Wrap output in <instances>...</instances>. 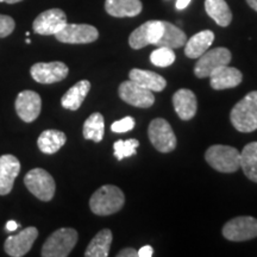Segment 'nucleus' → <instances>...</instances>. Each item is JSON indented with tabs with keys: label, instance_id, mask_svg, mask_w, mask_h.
<instances>
[{
	"label": "nucleus",
	"instance_id": "nucleus-1",
	"mask_svg": "<svg viewBox=\"0 0 257 257\" xmlns=\"http://www.w3.org/2000/svg\"><path fill=\"white\" fill-rule=\"evenodd\" d=\"M124 202L125 197L120 188L113 185H104L93 193L89 207L96 216H110L120 211Z\"/></svg>",
	"mask_w": 257,
	"mask_h": 257
},
{
	"label": "nucleus",
	"instance_id": "nucleus-2",
	"mask_svg": "<svg viewBox=\"0 0 257 257\" xmlns=\"http://www.w3.org/2000/svg\"><path fill=\"white\" fill-rule=\"evenodd\" d=\"M230 120L239 133H252L257 130V91L248 93L233 106Z\"/></svg>",
	"mask_w": 257,
	"mask_h": 257
},
{
	"label": "nucleus",
	"instance_id": "nucleus-3",
	"mask_svg": "<svg viewBox=\"0 0 257 257\" xmlns=\"http://www.w3.org/2000/svg\"><path fill=\"white\" fill-rule=\"evenodd\" d=\"M78 231L70 227H62L54 231L48 237L43 246L41 255L43 257H67L78 243Z\"/></svg>",
	"mask_w": 257,
	"mask_h": 257
},
{
	"label": "nucleus",
	"instance_id": "nucleus-4",
	"mask_svg": "<svg viewBox=\"0 0 257 257\" xmlns=\"http://www.w3.org/2000/svg\"><path fill=\"white\" fill-rule=\"evenodd\" d=\"M205 160L220 173H234L240 167V153L230 146L216 144L210 147L205 153Z\"/></svg>",
	"mask_w": 257,
	"mask_h": 257
},
{
	"label": "nucleus",
	"instance_id": "nucleus-5",
	"mask_svg": "<svg viewBox=\"0 0 257 257\" xmlns=\"http://www.w3.org/2000/svg\"><path fill=\"white\" fill-rule=\"evenodd\" d=\"M24 185L37 199L50 201L56 191L55 180L46 169L34 168L24 176Z\"/></svg>",
	"mask_w": 257,
	"mask_h": 257
},
{
	"label": "nucleus",
	"instance_id": "nucleus-6",
	"mask_svg": "<svg viewBox=\"0 0 257 257\" xmlns=\"http://www.w3.org/2000/svg\"><path fill=\"white\" fill-rule=\"evenodd\" d=\"M148 136L157 152L170 153L176 148V137L170 124L163 118H156L148 127Z\"/></svg>",
	"mask_w": 257,
	"mask_h": 257
},
{
	"label": "nucleus",
	"instance_id": "nucleus-7",
	"mask_svg": "<svg viewBox=\"0 0 257 257\" xmlns=\"http://www.w3.org/2000/svg\"><path fill=\"white\" fill-rule=\"evenodd\" d=\"M232 55L227 48L218 47L212 50L205 51L199 57V61L194 67V74L199 79L210 78V75L214 69L219 68L221 66H226L231 62Z\"/></svg>",
	"mask_w": 257,
	"mask_h": 257
},
{
	"label": "nucleus",
	"instance_id": "nucleus-8",
	"mask_svg": "<svg viewBox=\"0 0 257 257\" xmlns=\"http://www.w3.org/2000/svg\"><path fill=\"white\" fill-rule=\"evenodd\" d=\"M223 236L231 242H244L257 237V219L253 217H236L223 227Z\"/></svg>",
	"mask_w": 257,
	"mask_h": 257
},
{
	"label": "nucleus",
	"instance_id": "nucleus-9",
	"mask_svg": "<svg viewBox=\"0 0 257 257\" xmlns=\"http://www.w3.org/2000/svg\"><path fill=\"white\" fill-rule=\"evenodd\" d=\"M118 94L126 104L140 108H149L155 102V96L149 89L142 87L133 80L124 81L119 85Z\"/></svg>",
	"mask_w": 257,
	"mask_h": 257
},
{
	"label": "nucleus",
	"instance_id": "nucleus-10",
	"mask_svg": "<svg viewBox=\"0 0 257 257\" xmlns=\"http://www.w3.org/2000/svg\"><path fill=\"white\" fill-rule=\"evenodd\" d=\"M67 24V16L61 9H50L38 15L32 23V29L38 35L50 36L60 32Z\"/></svg>",
	"mask_w": 257,
	"mask_h": 257
},
{
	"label": "nucleus",
	"instance_id": "nucleus-11",
	"mask_svg": "<svg viewBox=\"0 0 257 257\" xmlns=\"http://www.w3.org/2000/svg\"><path fill=\"white\" fill-rule=\"evenodd\" d=\"M61 43L87 44L98 40V29L88 24H66L62 30L55 35Z\"/></svg>",
	"mask_w": 257,
	"mask_h": 257
},
{
	"label": "nucleus",
	"instance_id": "nucleus-12",
	"mask_svg": "<svg viewBox=\"0 0 257 257\" xmlns=\"http://www.w3.org/2000/svg\"><path fill=\"white\" fill-rule=\"evenodd\" d=\"M69 69L67 64L61 61L54 62H38L31 67L30 74L32 79L38 83H55L60 82L67 78Z\"/></svg>",
	"mask_w": 257,
	"mask_h": 257
},
{
	"label": "nucleus",
	"instance_id": "nucleus-13",
	"mask_svg": "<svg viewBox=\"0 0 257 257\" xmlns=\"http://www.w3.org/2000/svg\"><path fill=\"white\" fill-rule=\"evenodd\" d=\"M163 34L162 21H149L138 27L128 37V44L133 49H142V48L155 44L160 41Z\"/></svg>",
	"mask_w": 257,
	"mask_h": 257
},
{
	"label": "nucleus",
	"instance_id": "nucleus-14",
	"mask_svg": "<svg viewBox=\"0 0 257 257\" xmlns=\"http://www.w3.org/2000/svg\"><path fill=\"white\" fill-rule=\"evenodd\" d=\"M38 237V230L35 226L25 227L17 234H12L6 238L4 250L11 257L25 256L30 251L35 240Z\"/></svg>",
	"mask_w": 257,
	"mask_h": 257
},
{
	"label": "nucleus",
	"instance_id": "nucleus-15",
	"mask_svg": "<svg viewBox=\"0 0 257 257\" xmlns=\"http://www.w3.org/2000/svg\"><path fill=\"white\" fill-rule=\"evenodd\" d=\"M16 112L18 117L25 123L36 120L42 110V99L38 93L34 91H22L17 95L15 102Z\"/></svg>",
	"mask_w": 257,
	"mask_h": 257
},
{
	"label": "nucleus",
	"instance_id": "nucleus-16",
	"mask_svg": "<svg viewBox=\"0 0 257 257\" xmlns=\"http://www.w3.org/2000/svg\"><path fill=\"white\" fill-rule=\"evenodd\" d=\"M21 172V162L15 155L0 156V195H8L12 191L15 180Z\"/></svg>",
	"mask_w": 257,
	"mask_h": 257
},
{
	"label": "nucleus",
	"instance_id": "nucleus-17",
	"mask_svg": "<svg viewBox=\"0 0 257 257\" xmlns=\"http://www.w3.org/2000/svg\"><path fill=\"white\" fill-rule=\"evenodd\" d=\"M210 79L211 87L216 91H220V89L237 87L242 82L243 75L238 69L226 64V66H221L214 69L210 75Z\"/></svg>",
	"mask_w": 257,
	"mask_h": 257
},
{
	"label": "nucleus",
	"instance_id": "nucleus-18",
	"mask_svg": "<svg viewBox=\"0 0 257 257\" xmlns=\"http://www.w3.org/2000/svg\"><path fill=\"white\" fill-rule=\"evenodd\" d=\"M174 110L182 120H189L197 113L198 101L197 96L191 89L181 88L173 95Z\"/></svg>",
	"mask_w": 257,
	"mask_h": 257
},
{
	"label": "nucleus",
	"instance_id": "nucleus-19",
	"mask_svg": "<svg viewBox=\"0 0 257 257\" xmlns=\"http://www.w3.org/2000/svg\"><path fill=\"white\" fill-rule=\"evenodd\" d=\"M89 89H91V82L88 80H81V81L76 82L61 98L62 107L70 111L79 110L87 96Z\"/></svg>",
	"mask_w": 257,
	"mask_h": 257
},
{
	"label": "nucleus",
	"instance_id": "nucleus-20",
	"mask_svg": "<svg viewBox=\"0 0 257 257\" xmlns=\"http://www.w3.org/2000/svg\"><path fill=\"white\" fill-rule=\"evenodd\" d=\"M214 41V34L211 30H202L192 36L185 44V54L189 59H199L205 51L210 49Z\"/></svg>",
	"mask_w": 257,
	"mask_h": 257
},
{
	"label": "nucleus",
	"instance_id": "nucleus-21",
	"mask_svg": "<svg viewBox=\"0 0 257 257\" xmlns=\"http://www.w3.org/2000/svg\"><path fill=\"white\" fill-rule=\"evenodd\" d=\"M128 78L134 82L138 83L142 87L149 89L152 92H162L167 86V80L161 76L160 74L150 70L143 69H131Z\"/></svg>",
	"mask_w": 257,
	"mask_h": 257
},
{
	"label": "nucleus",
	"instance_id": "nucleus-22",
	"mask_svg": "<svg viewBox=\"0 0 257 257\" xmlns=\"http://www.w3.org/2000/svg\"><path fill=\"white\" fill-rule=\"evenodd\" d=\"M105 10L112 17H136L142 11L141 0H106Z\"/></svg>",
	"mask_w": 257,
	"mask_h": 257
},
{
	"label": "nucleus",
	"instance_id": "nucleus-23",
	"mask_svg": "<svg viewBox=\"0 0 257 257\" xmlns=\"http://www.w3.org/2000/svg\"><path fill=\"white\" fill-rule=\"evenodd\" d=\"M67 142V136L59 130H46L37 140L38 149L47 155H53L59 152Z\"/></svg>",
	"mask_w": 257,
	"mask_h": 257
},
{
	"label": "nucleus",
	"instance_id": "nucleus-24",
	"mask_svg": "<svg viewBox=\"0 0 257 257\" xmlns=\"http://www.w3.org/2000/svg\"><path fill=\"white\" fill-rule=\"evenodd\" d=\"M187 42V36L181 29L176 25L169 23V22H163V34L160 41L155 44L156 47H167L170 49H178V48L184 47Z\"/></svg>",
	"mask_w": 257,
	"mask_h": 257
},
{
	"label": "nucleus",
	"instance_id": "nucleus-25",
	"mask_svg": "<svg viewBox=\"0 0 257 257\" xmlns=\"http://www.w3.org/2000/svg\"><path fill=\"white\" fill-rule=\"evenodd\" d=\"M112 243V231L104 229L99 231L89 242L85 251L86 257H107Z\"/></svg>",
	"mask_w": 257,
	"mask_h": 257
},
{
	"label": "nucleus",
	"instance_id": "nucleus-26",
	"mask_svg": "<svg viewBox=\"0 0 257 257\" xmlns=\"http://www.w3.org/2000/svg\"><path fill=\"white\" fill-rule=\"evenodd\" d=\"M205 10L219 27H227L232 21V12L225 0H205Z\"/></svg>",
	"mask_w": 257,
	"mask_h": 257
},
{
	"label": "nucleus",
	"instance_id": "nucleus-27",
	"mask_svg": "<svg viewBox=\"0 0 257 257\" xmlns=\"http://www.w3.org/2000/svg\"><path fill=\"white\" fill-rule=\"evenodd\" d=\"M240 168L246 178L257 184V142L246 144L240 153Z\"/></svg>",
	"mask_w": 257,
	"mask_h": 257
},
{
	"label": "nucleus",
	"instance_id": "nucleus-28",
	"mask_svg": "<svg viewBox=\"0 0 257 257\" xmlns=\"http://www.w3.org/2000/svg\"><path fill=\"white\" fill-rule=\"evenodd\" d=\"M105 134V119L101 113L94 112L83 123L82 135L86 140L93 141V142H101Z\"/></svg>",
	"mask_w": 257,
	"mask_h": 257
},
{
	"label": "nucleus",
	"instance_id": "nucleus-29",
	"mask_svg": "<svg viewBox=\"0 0 257 257\" xmlns=\"http://www.w3.org/2000/svg\"><path fill=\"white\" fill-rule=\"evenodd\" d=\"M176 59L174 49H170V48L167 47H157L150 54V61L154 66L160 67V68H165V67H169L174 63Z\"/></svg>",
	"mask_w": 257,
	"mask_h": 257
},
{
	"label": "nucleus",
	"instance_id": "nucleus-30",
	"mask_svg": "<svg viewBox=\"0 0 257 257\" xmlns=\"http://www.w3.org/2000/svg\"><path fill=\"white\" fill-rule=\"evenodd\" d=\"M140 146V142L135 138H130L127 141H117L113 144V153L118 161H121L124 157L136 155L137 148Z\"/></svg>",
	"mask_w": 257,
	"mask_h": 257
},
{
	"label": "nucleus",
	"instance_id": "nucleus-31",
	"mask_svg": "<svg viewBox=\"0 0 257 257\" xmlns=\"http://www.w3.org/2000/svg\"><path fill=\"white\" fill-rule=\"evenodd\" d=\"M135 127V120L133 117H124L123 119L114 121L113 124L111 125V130L113 133L117 134H124V133H128Z\"/></svg>",
	"mask_w": 257,
	"mask_h": 257
},
{
	"label": "nucleus",
	"instance_id": "nucleus-32",
	"mask_svg": "<svg viewBox=\"0 0 257 257\" xmlns=\"http://www.w3.org/2000/svg\"><path fill=\"white\" fill-rule=\"evenodd\" d=\"M16 28L15 19L10 16L0 15V38H5L12 34Z\"/></svg>",
	"mask_w": 257,
	"mask_h": 257
},
{
	"label": "nucleus",
	"instance_id": "nucleus-33",
	"mask_svg": "<svg viewBox=\"0 0 257 257\" xmlns=\"http://www.w3.org/2000/svg\"><path fill=\"white\" fill-rule=\"evenodd\" d=\"M138 257H152L154 255V249L150 245H144L137 251Z\"/></svg>",
	"mask_w": 257,
	"mask_h": 257
},
{
	"label": "nucleus",
	"instance_id": "nucleus-34",
	"mask_svg": "<svg viewBox=\"0 0 257 257\" xmlns=\"http://www.w3.org/2000/svg\"><path fill=\"white\" fill-rule=\"evenodd\" d=\"M117 257H138L136 249L134 248H125L121 249L119 252L117 253Z\"/></svg>",
	"mask_w": 257,
	"mask_h": 257
},
{
	"label": "nucleus",
	"instance_id": "nucleus-35",
	"mask_svg": "<svg viewBox=\"0 0 257 257\" xmlns=\"http://www.w3.org/2000/svg\"><path fill=\"white\" fill-rule=\"evenodd\" d=\"M189 3H191V0H178V2H176V9L184 10L189 5Z\"/></svg>",
	"mask_w": 257,
	"mask_h": 257
},
{
	"label": "nucleus",
	"instance_id": "nucleus-36",
	"mask_svg": "<svg viewBox=\"0 0 257 257\" xmlns=\"http://www.w3.org/2000/svg\"><path fill=\"white\" fill-rule=\"evenodd\" d=\"M17 227H18V224L16 223L15 220H10L8 221V224H6V230L8 231H15L17 230Z\"/></svg>",
	"mask_w": 257,
	"mask_h": 257
},
{
	"label": "nucleus",
	"instance_id": "nucleus-37",
	"mask_svg": "<svg viewBox=\"0 0 257 257\" xmlns=\"http://www.w3.org/2000/svg\"><path fill=\"white\" fill-rule=\"evenodd\" d=\"M246 3H248V5L251 8L252 10H255L257 12V0H246Z\"/></svg>",
	"mask_w": 257,
	"mask_h": 257
},
{
	"label": "nucleus",
	"instance_id": "nucleus-38",
	"mask_svg": "<svg viewBox=\"0 0 257 257\" xmlns=\"http://www.w3.org/2000/svg\"><path fill=\"white\" fill-rule=\"evenodd\" d=\"M21 2H23V0H0V3H6V4H17Z\"/></svg>",
	"mask_w": 257,
	"mask_h": 257
}]
</instances>
